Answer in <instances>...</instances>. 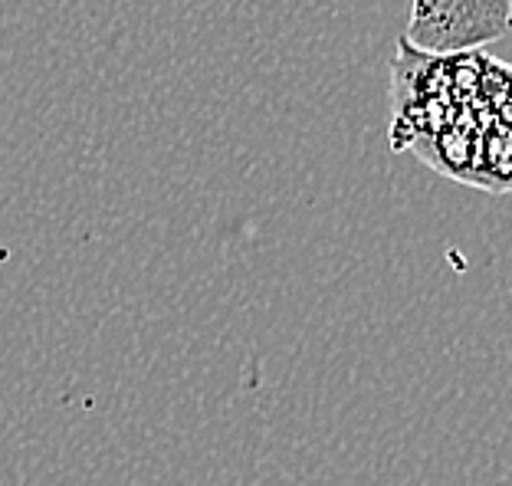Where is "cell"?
I'll list each match as a JSON object with an SVG mask.
<instances>
[{"instance_id": "6da1fadb", "label": "cell", "mask_w": 512, "mask_h": 486, "mask_svg": "<svg viewBox=\"0 0 512 486\" xmlns=\"http://www.w3.org/2000/svg\"><path fill=\"white\" fill-rule=\"evenodd\" d=\"M512 30L509 0H411L404 43L411 50L470 53Z\"/></svg>"}, {"instance_id": "7a4b0ae2", "label": "cell", "mask_w": 512, "mask_h": 486, "mask_svg": "<svg viewBox=\"0 0 512 486\" xmlns=\"http://www.w3.org/2000/svg\"><path fill=\"white\" fill-rule=\"evenodd\" d=\"M509 14H512V0H509Z\"/></svg>"}]
</instances>
